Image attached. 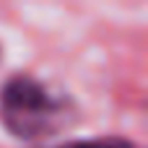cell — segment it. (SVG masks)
<instances>
[{"label": "cell", "mask_w": 148, "mask_h": 148, "mask_svg": "<svg viewBox=\"0 0 148 148\" xmlns=\"http://www.w3.org/2000/svg\"><path fill=\"white\" fill-rule=\"evenodd\" d=\"M78 117L75 101L34 75H10L0 86V122L23 143L52 138Z\"/></svg>", "instance_id": "6da1fadb"}, {"label": "cell", "mask_w": 148, "mask_h": 148, "mask_svg": "<svg viewBox=\"0 0 148 148\" xmlns=\"http://www.w3.org/2000/svg\"><path fill=\"white\" fill-rule=\"evenodd\" d=\"M55 148H138L127 138H117V135H99V138H78V140H68L62 146Z\"/></svg>", "instance_id": "7a4b0ae2"}]
</instances>
